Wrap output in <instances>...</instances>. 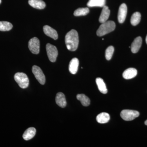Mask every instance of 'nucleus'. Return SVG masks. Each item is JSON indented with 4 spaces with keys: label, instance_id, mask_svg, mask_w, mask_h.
<instances>
[{
    "label": "nucleus",
    "instance_id": "obj_1",
    "mask_svg": "<svg viewBox=\"0 0 147 147\" xmlns=\"http://www.w3.org/2000/svg\"><path fill=\"white\" fill-rule=\"evenodd\" d=\"M65 42L67 48L69 51L76 50L79 45V35L75 30H71L68 32L65 37Z\"/></svg>",
    "mask_w": 147,
    "mask_h": 147
},
{
    "label": "nucleus",
    "instance_id": "obj_2",
    "mask_svg": "<svg viewBox=\"0 0 147 147\" xmlns=\"http://www.w3.org/2000/svg\"><path fill=\"white\" fill-rule=\"evenodd\" d=\"M116 25L113 21H107L101 24L96 32L97 35L102 36L113 31L115 29Z\"/></svg>",
    "mask_w": 147,
    "mask_h": 147
},
{
    "label": "nucleus",
    "instance_id": "obj_3",
    "mask_svg": "<svg viewBox=\"0 0 147 147\" xmlns=\"http://www.w3.org/2000/svg\"><path fill=\"white\" fill-rule=\"evenodd\" d=\"M14 80L20 88L25 89L28 86L29 79L26 74L22 72H18L14 75Z\"/></svg>",
    "mask_w": 147,
    "mask_h": 147
},
{
    "label": "nucleus",
    "instance_id": "obj_4",
    "mask_svg": "<svg viewBox=\"0 0 147 147\" xmlns=\"http://www.w3.org/2000/svg\"><path fill=\"white\" fill-rule=\"evenodd\" d=\"M120 115L124 120L132 121L139 115V113L136 110H124L121 112Z\"/></svg>",
    "mask_w": 147,
    "mask_h": 147
},
{
    "label": "nucleus",
    "instance_id": "obj_5",
    "mask_svg": "<svg viewBox=\"0 0 147 147\" xmlns=\"http://www.w3.org/2000/svg\"><path fill=\"white\" fill-rule=\"evenodd\" d=\"M46 49L49 60L52 62H55L58 55L57 47L50 43H47L46 45Z\"/></svg>",
    "mask_w": 147,
    "mask_h": 147
},
{
    "label": "nucleus",
    "instance_id": "obj_6",
    "mask_svg": "<svg viewBox=\"0 0 147 147\" xmlns=\"http://www.w3.org/2000/svg\"><path fill=\"white\" fill-rule=\"evenodd\" d=\"M32 71L40 84L44 85L45 83V77L40 67L36 65H34L32 68Z\"/></svg>",
    "mask_w": 147,
    "mask_h": 147
},
{
    "label": "nucleus",
    "instance_id": "obj_7",
    "mask_svg": "<svg viewBox=\"0 0 147 147\" xmlns=\"http://www.w3.org/2000/svg\"><path fill=\"white\" fill-rule=\"evenodd\" d=\"M29 50L33 54H38L40 52V41L36 37L31 38L28 42Z\"/></svg>",
    "mask_w": 147,
    "mask_h": 147
},
{
    "label": "nucleus",
    "instance_id": "obj_8",
    "mask_svg": "<svg viewBox=\"0 0 147 147\" xmlns=\"http://www.w3.org/2000/svg\"><path fill=\"white\" fill-rule=\"evenodd\" d=\"M127 13V7L125 3L122 4L119 8L118 14V19L119 23L122 24L126 18Z\"/></svg>",
    "mask_w": 147,
    "mask_h": 147
},
{
    "label": "nucleus",
    "instance_id": "obj_9",
    "mask_svg": "<svg viewBox=\"0 0 147 147\" xmlns=\"http://www.w3.org/2000/svg\"><path fill=\"white\" fill-rule=\"evenodd\" d=\"M43 32L47 36L52 38L54 40L57 39L58 35L57 32L53 29L48 26H45L43 27Z\"/></svg>",
    "mask_w": 147,
    "mask_h": 147
},
{
    "label": "nucleus",
    "instance_id": "obj_10",
    "mask_svg": "<svg viewBox=\"0 0 147 147\" xmlns=\"http://www.w3.org/2000/svg\"><path fill=\"white\" fill-rule=\"evenodd\" d=\"M142 39L141 37H137L134 40L130 47L132 53H136L139 51L142 46Z\"/></svg>",
    "mask_w": 147,
    "mask_h": 147
},
{
    "label": "nucleus",
    "instance_id": "obj_11",
    "mask_svg": "<svg viewBox=\"0 0 147 147\" xmlns=\"http://www.w3.org/2000/svg\"><path fill=\"white\" fill-rule=\"evenodd\" d=\"M79 65V61L78 59L74 58L72 59L69 63V70L72 74H76L78 71Z\"/></svg>",
    "mask_w": 147,
    "mask_h": 147
},
{
    "label": "nucleus",
    "instance_id": "obj_12",
    "mask_svg": "<svg viewBox=\"0 0 147 147\" xmlns=\"http://www.w3.org/2000/svg\"><path fill=\"white\" fill-rule=\"evenodd\" d=\"M102 8L101 14L99 17V21L101 24L107 21L110 15V10L107 6H104Z\"/></svg>",
    "mask_w": 147,
    "mask_h": 147
},
{
    "label": "nucleus",
    "instance_id": "obj_13",
    "mask_svg": "<svg viewBox=\"0 0 147 147\" xmlns=\"http://www.w3.org/2000/svg\"><path fill=\"white\" fill-rule=\"evenodd\" d=\"M56 102L57 104L61 108L65 107L67 105L65 96L63 93H58L56 95Z\"/></svg>",
    "mask_w": 147,
    "mask_h": 147
},
{
    "label": "nucleus",
    "instance_id": "obj_14",
    "mask_svg": "<svg viewBox=\"0 0 147 147\" xmlns=\"http://www.w3.org/2000/svg\"><path fill=\"white\" fill-rule=\"evenodd\" d=\"M137 71L136 69L129 68L127 69L123 74V76L125 79H130L137 76Z\"/></svg>",
    "mask_w": 147,
    "mask_h": 147
},
{
    "label": "nucleus",
    "instance_id": "obj_15",
    "mask_svg": "<svg viewBox=\"0 0 147 147\" xmlns=\"http://www.w3.org/2000/svg\"><path fill=\"white\" fill-rule=\"evenodd\" d=\"M28 3L30 5L37 9H43L46 6L45 3L42 0H29Z\"/></svg>",
    "mask_w": 147,
    "mask_h": 147
},
{
    "label": "nucleus",
    "instance_id": "obj_16",
    "mask_svg": "<svg viewBox=\"0 0 147 147\" xmlns=\"http://www.w3.org/2000/svg\"><path fill=\"white\" fill-rule=\"evenodd\" d=\"M36 133V129L34 127H30L24 132L23 135V138L26 141L32 139Z\"/></svg>",
    "mask_w": 147,
    "mask_h": 147
},
{
    "label": "nucleus",
    "instance_id": "obj_17",
    "mask_svg": "<svg viewBox=\"0 0 147 147\" xmlns=\"http://www.w3.org/2000/svg\"><path fill=\"white\" fill-rule=\"evenodd\" d=\"M96 121L99 123H108L110 119V115L106 113H102L98 115Z\"/></svg>",
    "mask_w": 147,
    "mask_h": 147
},
{
    "label": "nucleus",
    "instance_id": "obj_18",
    "mask_svg": "<svg viewBox=\"0 0 147 147\" xmlns=\"http://www.w3.org/2000/svg\"><path fill=\"white\" fill-rule=\"evenodd\" d=\"M96 82L97 84L98 88L100 92L105 94L108 92V90L106 85L102 79L100 78H97L96 80Z\"/></svg>",
    "mask_w": 147,
    "mask_h": 147
},
{
    "label": "nucleus",
    "instance_id": "obj_19",
    "mask_svg": "<svg viewBox=\"0 0 147 147\" xmlns=\"http://www.w3.org/2000/svg\"><path fill=\"white\" fill-rule=\"evenodd\" d=\"M105 0H89L87 3V6L89 7H103L105 5Z\"/></svg>",
    "mask_w": 147,
    "mask_h": 147
},
{
    "label": "nucleus",
    "instance_id": "obj_20",
    "mask_svg": "<svg viewBox=\"0 0 147 147\" xmlns=\"http://www.w3.org/2000/svg\"><path fill=\"white\" fill-rule=\"evenodd\" d=\"M77 99L81 102L84 106H88L90 105V100L88 96L84 94H78L76 96Z\"/></svg>",
    "mask_w": 147,
    "mask_h": 147
},
{
    "label": "nucleus",
    "instance_id": "obj_21",
    "mask_svg": "<svg viewBox=\"0 0 147 147\" xmlns=\"http://www.w3.org/2000/svg\"><path fill=\"white\" fill-rule=\"evenodd\" d=\"M141 19V14L139 12H136L132 14L130 22L132 26H136L140 23Z\"/></svg>",
    "mask_w": 147,
    "mask_h": 147
},
{
    "label": "nucleus",
    "instance_id": "obj_22",
    "mask_svg": "<svg viewBox=\"0 0 147 147\" xmlns=\"http://www.w3.org/2000/svg\"><path fill=\"white\" fill-rule=\"evenodd\" d=\"M13 26L7 21H0V31H8L12 28Z\"/></svg>",
    "mask_w": 147,
    "mask_h": 147
},
{
    "label": "nucleus",
    "instance_id": "obj_23",
    "mask_svg": "<svg viewBox=\"0 0 147 147\" xmlns=\"http://www.w3.org/2000/svg\"><path fill=\"white\" fill-rule=\"evenodd\" d=\"M89 12V9L88 7H85V8H79L77 9L74 11V16H85Z\"/></svg>",
    "mask_w": 147,
    "mask_h": 147
},
{
    "label": "nucleus",
    "instance_id": "obj_24",
    "mask_svg": "<svg viewBox=\"0 0 147 147\" xmlns=\"http://www.w3.org/2000/svg\"><path fill=\"white\" fill-rule=\"evenodd\" d=\"M114 52V48L113 46L108 47L105 51V58L107 60H110L112 59Z\"/></svg>",
    "mask_w": 147,
    "mask_h": 147
},
{
    "label": "nucleus",
    "instance_id": "obj_25",
    "mask_svg": "<svg viewBox=\"0 0 147 147\" xmlns=\"http://www.w3.org/2000/svg\"><path fill=\"white\" fill-rule=\"evenodd\" d=\"M145 124L146 125H147V120L145 122Z\"/></svg>",
    "mask_w": 147,
    "mask_h": 147
},
{
    "label": "nucleus",
    "instance_id": "obj_26",
    "mask_svg": "<svg viewBox=\"0 0 147 147\" xmlns=\"http://www.w3.org/2000/svg\"><path fill=\"white\" fill-rule=\"evenodd\" d=\"M146 43L147 44V36H146Z\"/></svg>",
    "mask_w": 147,
    "mask_h": 147
},
{
    "label": "nucleus",
    "instance_id": "obj_27",
    "mask_svg": "<svg viewBox=\"0 0 147 147\" xmlns=\"http://www.w3.org/2000/svg\"><path fill=\"white\" fill-rule=\"evenodd\" d=\"M1 3V0H0V4Z\"/></svg>",
    "mask_w": 147,
    "mask_h": 147
}]
</instances>
